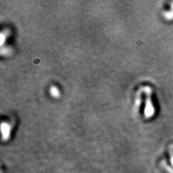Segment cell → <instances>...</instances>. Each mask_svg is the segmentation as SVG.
I'll use <instances>...</instances> for the list:
<instances>
[{
    "instance_id": "1",
    "label": "cell",
    "mask_w": 173,
    "mask_h": 173,
    "mask_svg": "<svg viewBox=\"0 0 173 173\" xmlns=\"http://www.w3.org/2000/svg\"><path fill=\"white\" fill-rule=\"evenodd\" d=\"M146 93V106H145L144 115L146 118H151L154 114V108L153 106V103L152 101V89L149 87H146L144 89Z\"/></svg>"
},
{
    "instance_id": "2",
    "label": "cell",
    "mask_w": 173,
    "mask_h": 173,
    "mask_svg": "<svg viewBox=\"0 0 173 173\" xmlns=\"http://www.w3.org/2000/svg\"><path fill=\"white\" fill-rule=\"evenodd\" d=\"M10 125H9L7 123H3L1 124V132H2L3 139L8 138L9 135H10Z\"/></svg>"
},
{
    "instance_id": "3",
    "label": "cell",
    "mask_w": 173,
    "mask_h": 173,
    "mask_svg": "<svg viewBox=\"0 0 173 173\" xmlns=\"http://www.w3.org/2000/svg\"><path fill=\"white\" fill-rule=\"evenodd\" d=\"M164 16L167 20H173V2L171 3L170 8L164 12Z\"/></svg>"
},
{
    "instance_id": "4",
    "label": "cell",
    "mask_w": 173,
    "mask_h": 173,
    "mask_svg": "<svg viewBox=\"0 0 173 173\" xmlns=\"http://www.w3.org/2000/svg\"><path fill=\"white\" fill-rule=\"evenodd\" d=\"M50 92H51V94L53 96V97H59V90L57 87L55 86H53L51 87L50 89Z\"/></svg>"
}]
</instances>
